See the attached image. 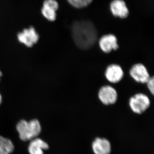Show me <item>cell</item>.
Here are the masks:
<instances>
[{
  "mask_svg": "<svg viewBox=\"0 0 154 154\" xmlns=\"http://www.w3.org/2000/svg\"><path fill=\"white\" fill-rule=\"evenodd\" d=\"M2 95L0 94V105L2 103Z\"/></svg>",
  "mask_w": 154,
  "mask_h": 154,
  "instance_id": "obj_16",
  "label": "cell"
},
{
  "mask_svg": "<svg viewBox=\"0 0 154 154\" xmlns=\"http://www.w3.org/2000/svg\"><path fill=\"white\" fill-rule=\"evenodd\" d=\"M39 35L34 27L31 26L28 29H25L17 34V38L20 43L30 48L36 44L39 39Z\"/></svg>",
  "mask_w": 154,
  "mask_h": 154,
  "instance_id": "obj_4",
  "label": "cell"
},
{
  "mask_svg": "<svg viewBox=\"0 0 154 154\" xmlns=\"http://www.w3.org/2000/svg\"><path fill=\"white\" fill-rule=\"evenodd\" d=\"M129 105L133 112L140 114L144 113L149 107L150 101L145 94L139 93L131 97Z\"/></svg>",
  "mask_w": 154,
  "mask_h": 154,
  "instance_id": "obj_3",
  "label": "cell"
},
{
  "mask_svg": "<svg viewBox=\"0 0 154 154\" xmlns=\"http://www.w3.org/2000/svg\"><path fill=\"white\" fill-rule=\"evenodd\" d=\"M98 97L104 105H111L115 104L117 101L118 94L117 91L113 87L105 85L99 89Z\"/></svg>",
  "mask_w": 154,
  "mask_h": 154,
  "instance_id": "obj_5",
  "label": "cell"
},
{
  "mask_svg": "<svg viewBox=\"0 0 154 154\" xmlns=\"http://www.w3.org/2000/svg\"><path fill=\"white\" fill-rule=\"evenodd\" d=\"M2 76V72L0 70V80H1V78Z\"/></svg>",
  "mask_w": 154,
  "mask_h": 154,
  "instance_id": "obj_17",
  "label": "cell"
},
{
  "mask_svg": "<svg viewBox=\"0 0 154 154\" xmlns=\"http://www.w3.org/2000/svg\"><path fill=\"white\" fill-rule=\"evenodd\" d=\"M92 149L95 154H110L111 145L106 139L98 137L93 142Z\"/></svg>",
  "mask_w": 154,
  "mask_h": 154,
  "instance_id": "obj_11",
  "label": "cell"
},
{
  "mask_svg": "<svg viewBox=\"0 0 154 154\" xmlns=\"http://www.w3.org/2000/svg\"><path fill=\"white\" fill-rule=\"evenodd\" d=\"M47 143L40 138H36L31 140L28 150L30 154H44L43 151L48 149Z\"/></svg>",
  "mask_w": 154,
  "mask_h": 154,
  "instance_id": "obj_12",
  "label": "cell"
},
{
  "mask_svg": "<svg viewBox=\"0 0 154 154\" xmlns=\"http://www.w3.org/2000/svg\"><path fill=\"white\" fill-rule=\"evenodd\" d=\"M58 8V3L56 0H45L41 10L42 14L48 21H55L56 11Z\"/></svg>",
  "mask_w": 154,
  "mask_h": 154,
  "instance_id": "obj_9",
  "label": "cell"
},
{
  "mask_svg": "<svg viewBox=\"0 0 154 154\" xmlns=\"http://www.w3.org/2000/svg\"><path fill=\"white\" fill-rule=\"evenodd\" d=\"M129 73L135 81L142 84H146L150 78L146 68L140 63L133 65L130 70Z\"/></svg>",
  "mask_w": 154,
  "mask_h": 154,
  "instance_id": "obj_6",
  "label": "cell"
},
{
  "mask_svg": "<svg viewBox=\"0 0 154 154\" xmlns=\"http://www.w3.org/2000/svg\"><path fill=\"white\" fill-rule=\"evenodd\" d=\"M99 45L102 51L105 53H109L112 51L117 50L119 47L117 38L112 34H106L102 36L99 40Z\"/></svg>",
  "mask_w": 154,
  "mask_h": 154,
  "instance_id": "obj_7",
  "label": "cell"
},
{
  "mask_svg": "<svg viewBox=\"0 0 154 154\" xmlns=\"http://www.w3.org/2000/svg\"><path fill=\"white\" fill-rule=\"evenodd\" d=\"M14 149V144L11 140L0 136V154H10Z\"/></svg>",
  "mask_w": 154,
  "mask_h": 154,
  "instance_id": "obj_13",
  "label": "cell"
},
{
  "mask_svg": "<svg viewBox=\"0 0 154 154\" xmlns=\"http://www.w3.org/2000/svg\"><path fill=\"white\" fill-rule=\"evenodd\" d=\"M17 129L19 137L24 141L36 138L41 131L40 122L36 119L29 122L24 119L20 120L17 123Z\"/></svg>",
  "mask_w": 154,
  "mask_h": 154,
  "instance_id": "obj_2",
  "label": "cell"
},
{
  "mask_svg": "<svg viewBox=\"0 0 154 154\" xmlns=\"http://www.w3.org/2000/svg\"><path fill=\"white\" fill-rule=\"evenodd\" d=\"M150 92L153 95L154 94V79L153 77H150L148 81L146 83Z\"/></svg>",
  "mask_w": 154,
  "mask_h": 154,
  "instance_id": "obj_15",
  "label": "cell"
},
{
  "mask_svg": "<svg viewBox=\"0 0 154 154\" xmlns=\"http://www.w3.org/2000/svg\"><path fill=\"white\" fill-rule=\"evenodd\" d=\"M73 7L77 8H83L90 5L93 0H67Z\"/></svg>",
  "mask_w": 154,
  "mask_h": 154,
  "instance_id": "obj_14",
  "label": "cell"
},
{
  "mask_svg": "<svg viewBox=\"0 0 154 154\" xmlns=\"http://www.w3.org/2000/svg\"><path fill=\"white\" fill-rule=\"evenodd\" d=\"M72 37L77 47L82 50L91 48L97 40L96 27L89 21H75L71 27Z\"/></svg>",
  "mask_w": 154,
  "mask_h": 154,
  "instance_id": "obj_1",
  "label": "cell"
},
{
  "mask_svg": "<svg viewBox=\"0 0 154 154\" xmlns=\"http://www.w3.org/2000/svg\"><path fill=\"white\" fill-rule=\"evenodd\" d=\"M105 76L110 82L113 84L117 83L120 82L124 76V72L119 65L112 64L106 68Z\"/></svg>",
  "mask_w": 154,
  "mask_h": 154,
  "instance_id": "obj_8",
  "label": "cell"
},
{
  "mask_svg": "<svg viewBox=\"0 0 154 154\" xmlns=\"http://www.w3.org/2000/svg\"><path fill=\"white\" fill-rule=\"evenodd\" d=\"M111 13L116 17L125 19L129 15V11L123 0H113L110 4Z\"/></svg>",
  "mask_w": 154,
  "mask_h": 154,
  "instance_id": "obj_10",
  "label": "cell"
}]
</instances>
